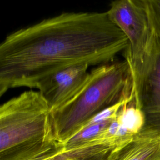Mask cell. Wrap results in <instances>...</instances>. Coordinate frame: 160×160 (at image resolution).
I'll use <instances>...</instances> for the list:
<instances>
[{"label":"cell","mask_w":160,"mask_h":160,"mask_svg":"<svg viewBox=\"0 0 160 160\" xmlns=\"http://www.w3.org/2000/svg\"><path fill=\"white\" fill-rule=\"evenodd\" d=\"M2 155H8L4 160H81L65 154L62 144L58 141L25 146L1 154Z\"/></svg>","instance_id":"7"},{"label":"cell","mask_w":160,"mask_h":160,"mask_svg":"<svg viewBox=\"0 0 160 160\" xmlns=\"http://www.w3.org/2000/svg\"><path fill=\"white\" fill-rule=\"evenodd\" d=\"M106 12L128 38V46L124 51L125 60L130 66L138 63L148 51L154 35L146 0L114 1Z\"/></svg>","instance_id":"5"},{"label":"cell","mask_w":160,"mask_h":160,"mask_svg":"<svg viewBox=\"0 0 160 160\" xmlns=\"http://www.w3.org/2000/svg\"><path fill=\"white\" fill-rule=\"evenodd\" d=\"M132 88L131 72L125 59L92 69L79 92L52 112L56 139L63 144L94 116L129 96Z\"/></svg>","instance_id":"2"},{"label":"cell","mask_w":160,"mask_h":160,"mask_svg":"<svg viewBox=\"0 0 160 160\" xmlns=\"http://www.w3.org/2000/svg\"><path fill=\"white\" fill-rule=\"evenodd\" d=\"M51 141H58L54 134L52 111L39 91H24L1 105V154Z\"/></svg>","instance_id":"3"},{"label":"cell","mask_w":160,"mask_h":160,"mask_svg":"<svg viewBox=\"0 0 160 160\" xmlns=\"http://www.w3.org/2000/svg\"><path fill=\"white\" fill-rule=\"evenodd\" d=\"M153 31L160 43V0H146Z\"/></svg>","instance_id":"9"},{"label":"cell","mask_w":160,"mask_h":160,"mask_svg":"<svg viewBox=\"0 0 160 160\" xmlns=\"http://www.w3.org/2000/svg\"><path fill=\"white\" fill-rule=\"evenodd\" d=\"M148 160H160V153L158 154V155H156V156H155L151 158V159H148Z\"/></svg>","instance_id":"10"},{"label":"cell","mask_w":160,"mask_h":160,"mask_svg":"<svg viewBox=\"0 0 160 160\" xmlns=\"http://www.w3.org/2000/svg\"><path fill=\"white\" fill-rule=\"evenodd\" d=\"M129 67L135 102L145 116L139 133L160 138V43L154 32L142 60Z\"/></svg>","instance_id":"4"},{"label":"cell","mask_w":160,"mask_h":160,"mask_svg":"<svg viewBox=\"0 0 160 160\" xmlns=\"http://www.w3.org/2000/svg\"><path fill=\"white\" fill-rule=\"evenodd\" d=\"M88 64L72 66L42 79L36 89L49 104L52 112L72 99L86 84L89 72Z\"/></svg>","instance_id":"6"},{"label":"cell","mask_w":160,"mask_h":160,"mask_svg":"<svg viewBox=\"0 0 160 160\" xmlns=\"http://www.w3.org/2000/svg\"><path fill=\"white\" fill-rule=\"evenodd\" d=\"M160 153V138L137 134L128 144L107 154L105 160H148Z\"/></svg>","instance_id":"8"},{"label":"cell","mask_w":160,"mask_h":160,"mask_svg":"<svg viewBox=\"0 0 160 160\" xmlns=\"http://www.w3.org/2000/svg\"><path fill=\"white\" fill-rule=\"evenodd\" d=\"M128 40L106 12H68L8 35L0 44V96L36 88L67 68L111 62Z\"/></svg>","instance_id":"1"}]
</instances>
